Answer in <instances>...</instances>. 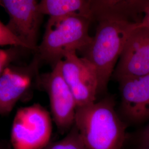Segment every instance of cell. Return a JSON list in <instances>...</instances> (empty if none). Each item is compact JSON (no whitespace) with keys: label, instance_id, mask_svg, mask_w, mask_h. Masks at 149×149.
I'll list each match as a JSON object with an SVG mask.
<instances>
[{"label":"cell","instance_id":"6da1fadb","mask_svg":"<svg viewBox=\"0 0 149 149\" xmlns=\"http://www.w3.org/2000/svg\"><path fill=\"white\" fill-rule=\"evenodd\" d=\"M96 21L95 34L81 54L95 69L100 94L106 90L128 38L138 23L112 16H102Z\"/></svg>","mask_w":149,"mask_h":149},{"label":"cell","instance_id":"7a4b0ae2","mask_svg":"<svg viewBox=\"0 0 149 149\" xmlns=\"http://www.w3.org/2000/svg\"><path fill=\"white\" fill-rule=\"evenodd\" d=\"M74 125L88 149H121L127 125L111 97L76 108Z\"/></svg>","mask_w":149,"mask_h":149},{"label":"cell","instance_id":"3957f363","mask_svg":"<svg viewBox=\"0 0 149 149\" xmlns=\"http://www.w3.org/2000/svg\"><path fill=\"white\" fill-rule=\"evenodd\" d=\"M91 19L79 16L49 18L42 40L34 60L50 64L52 68L71 53L82 54L91 42Z\"/></svg>","mask_w":149,"mask_h":149},{"label":"cell","instance_id":"277c9868","mask_svg":"<svg viewBox=\"0 0 149 149\" xmlns=\"http://www.w3.org/2000/svg\"><path fill=\"white\" fill-rule=\"evenodd\" d=\"M52 133V118L45 108L37 103L21 108L12 125V149H44L50 142Z\"/></svg>","mask_w":149,"mask_h":149},{"label":"cell","instance_id":"5b68a950","mask_svg":"<svg viewBox=\"0 0 149 149\" xmlns=\"http://www.w3.org/2000/svg\"><path fill=\"white\" fill-rule=\"evenodd\" d=\"M38 82L48 93L53 119L58 131L62 134L68 133L74 125L77 106L61 74L59 62L51 71L40 75Z\"/></svg>","mask_w":149,"mask_h":149},{"label":"cell","instance_id":"8992f818","mask_svg":"<svg viewBox=\"0 0 149 149\" xmlns=\"http://www.w3.org/2000/svg\"><path fill=\"white\" fill-rule=\"evenodd\" d=\"M64 80L74 97L77 108L96 102L98 80L93 65L77 53L68 54L59 62Z\"/></svg>","mask_w":149,"mask_h":149},{"label":"cell","instance_id":"52a82bcc","mask_svg":"<svg viewBox=\"0 0 149 149\" xmlns=\"http://www.w3.org/2000/svg\"><path fill=\"white\" fill-rule=\"evenodd\" d=\"M0 6L7 13L9 20L6 26L10 31L34 52L37 49L38 34L44 15L34 0H2Z\"/></svg>","mask_w":149,"mask_h":149},{"label":"cell","instance_id":"ba28073f","mask_svg":"<svg viewBox=\"0 0 149 149\" xmlns=\"http://www.w3.org/2000/svg\"><path fill=\"white\" fill-rule=\"evenodd\" d=\"M138 24L128 38L112 75L117 82L149 74V29Z\"/></svg>","mask_w":149,"mask_h":149},{"label":"cell","instance_id":"9c48e42d","mask_svg":"<svg viewBox=\"0 0 149 149\" xmlns=\"http://www.w3.org/2000/svg\"><path fill=\"white\" fill-rule=\"evenodd\" d=\"M119 84L120 112L132 123L149 120V74L124 79Z\"/></svg>","mask_w":149,"mask_h":149},{"label":"cell","instance_id":"30bf717a","mask_svg":"<svg viewBox=\"0 0 149 149\" xmlns=\"http://www.w3.org/2000/svg\"><path fill=\"white\" fill-rule=\"evenodd\" d=\"M38 68L33 60L27 69L6 67L0 74V115L10 114L31 84L32 74Z\"/></svg>","mask_w":149,"mask_h":149},{"label":"cell","instance_id":"8fae6325","mask_svg":"<svg viewBox=\"0 0 149 149\" xmlns=\"http://www.w3.org/2000/svg\"><path fill=\"white\" fill-rule=\"evenodd\" d=\"M148 0H93L91 3L92 20L102 16L121 17L139 23Z\"/></svg>","mask_w":149,"mask_h":149},{"label":"cell","instance_id":"7c38bea8","mask_svg":"<svg viewBox=\"0 0 149 149\" xmlns=\"http://www.w3.org/2000/svg\"><path fill=\"white\" fill-rule=\"evenodd\" d=\"M91 0H42L39 2L42 14L49 18L82 16L92 20Z\"/></svg>","mask_w":149,"mask_h":149},{"label":"cell","instance_id":"4fadbf2b","mask_svg":"<svg viewBox=\"0 0 149 149\" xmlns=\"http://www.w3.org/2000/svg\"><path fill=\"white\" fill-rule=\"evenodd\" d=\"M43 149H88L78 129L74 125L67 135L61 140L50 142Z\"/></svg>","mask_w":149,"mask_h":149},{"label":"cell","instance_id":"5bb4252c","mask_svg":"<svg viewBox=\"0 0 149 149\" xmlns=\"http://www.w3.org/2000/svg\"><path fill=\"white\" fill-rule=\"evenodd\" d=\"M14 45L27 49L24 44L16 37L8 28L0 21V46Z\"/></svg>","mask_w":149,"mask_h":149},{"label":"cell","instance_id":"9a60e30c","mask_svg":"<svg viewBox=\"0 0 149 149\" xmlns=\"http://www.w3.org/2000/svg\"><path fill=\"white\" fill-rule=\"evenodd\" d=\"M8 51L0 49V74L12 60V54Z\"/></svg>","mask_w":149,"mask_h":149},{"label":"cell","instance_id":"2e32d148","mask_svg":"<svg viewBox=\"0 0 149 149\" xmlns=\"http://www.w3.org/2000/svg\"><path fill=\"white\" fill-rule=\"evenodd\" d=\"M138 142L141 148H149V124L139 134Z\"/></svg>","mask_w":149,"mask_h":149},{"label":"cell","instance_id":"e0dca14e","mask_svg":"<svg viewBox=\"0 0 149 149\" xmlns=\"http://www.w3.org/2000/svg\"><path fill=\"white\" fill-rule=\"evenodd\" d=\"M139 27L145 28L149 29V0H148L147 3L145 6L143 17L138 24Z\"/></svg>","mask_w":149,"mask_h":149},{"label":"cell","instance_id":"ac0fdd59","mask_svg":"<svg viewBox=\"0 0 149 149\" xmlns=\"http://www.w3.org/2000/svg\"><path fill=\"white\" fill-rule=\"evenodd\" d=\"M0 149H12L11 145L0 138Z\"/></svg>","mask_w":149,"mask_h":149},{"label":"cell","instance_id":"d6986e66","mask_svg":"<svg viewBox=\"0 0 149 149\" xmlns=\"http://www.w3.org/2000/svg\"><path fill=\"white\" fill-rule=\"evenodd\" d=\"M140 149H149V148H140Z\"/></svg>","mask_w":149,"mask_h":149}]
</instances>
